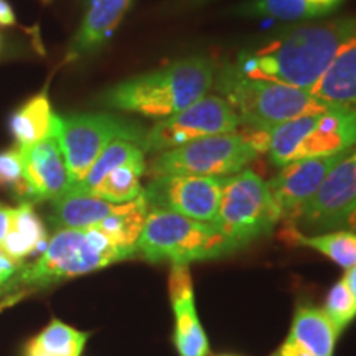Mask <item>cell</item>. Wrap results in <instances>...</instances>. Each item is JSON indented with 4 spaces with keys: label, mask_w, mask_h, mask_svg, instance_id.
Wrapping results in <instances>:
<instances>
[{
    "label": "cell",
    "mask_w": 356,
    "mask_h": 356,
    "mask_svg": "<svg viewBox=\"0 0 356 356\" xmlns=\"http://www.w3.org/2000/svg\"><path fill=\"white\" fill-rule=\"evenodd\" d=\"M215 86L241 118V124L257 129H270L335 106L315 97L309 89L244 76L231 63L218 71Z\"/></svg>",
    "instance_id": "277c9868"
},
{
    "label": "cell",
    "mask_w": 356,
    "mask_h": 356,
    "mask_svg": "<svg viewBox=\"0 0 356 356\" xmlns=\"http://www.w3.org/2000/svg\"><path fill=\"white\" fill-rule=\"evenodd\" d=\"M345 0H246L233 8L241 17H264L282 22L320 19L335 12Z\"/></svg>",
    "instance_id": "7402d4cb"
},
{
    "label": "cell",
    "mask_w": 356,
    "mask_h": 356,
    "mask_svg": "<svg viewBox=\"0 0 356 356\" xmlns=\"http://www.w3.org/2000/svg\"><path fill=\"white\" fill-rule=\"evenodd\" d=\"M168 296L175 315V341L178 356H208L210 341L200 323L195 305L193 282L188 264H172L168 275Z\"/></svg>",
    "instance_id": "5bb4252c"
},
{
    "label": "cell",
    "mask_w": 356,
    "mask_h": 356,
    "mask_svg": "<svg viewBox=\"0 0 356 356\" xmlns=\"http://www.w3.org/2000/svg\"><path fill=\"white\" fill-rule=\"evenodd\" d=\"M338 335L340 333L333 327L323 309L297 305L287 340L304 346L315 356H333Z\"/></svg>",
    "instance_id": "ffe728a7"
},
{
    "label": "cell",
    "mask_w": 356,
    "mask_h": 356,
    "mask_svg": "<svg viewBox=\"0 0 356 356\" xmlns=\"http://www.w3.org/2000/svg\"><path fill=\"white\" fill-rule=\"evenodd\" d=\"M279 356H315L312 355L309 350H305L304 346L293 343L291 340L284 341V345L279 348Z\"/></svg>",
    "instance_id": "4dcf8cb0"
},
{
    "label": "cell",
    "mask_w": 356,
    "mask_h": 356,
    "mask_svg": "<svg viewBox=\"0 0 356 356\" xmlns=\"http://www.w3.org/2000/svg\"><path fill=\"white\" fill-rule=\"evenodd\" d=\"M0 51H2V37H0Z\"/></svg>",
    "instance_id": "d590c367"
},
{
    "label": "cell",
    "mask_w": 356,
    "mask_h": 356,
    "mask_svg": "<svg viewBox=\"0 0 356 356\" xmlns=\"http://www.w3.org/2000/svg\"><path fill=\"white\" fill-rule=\"evenodd\" d=\"M89 333L53 318L25 348V356H81Z\"/></svg>",
    "instance_id": "cb8c5ba5"
},
{
    "label": "cell",
    "mask_w": 356,
    "mask_h": 356,
    "mask_svg": "<svg viewBox=\"0 0 356 356\" xmlns=\"http://www.w3.org/2000/svg\"><path fill=\"white\" fill-rule=\"evenodd\" d=\"M145 170V157L131 160V162L111 170L91 193L114 204L132 202V200L139 198L144 191L140 178L144 177Z\"/></svg>",
    "instance_id": "484cf974"
},
{
    "label": "cell",
    "mask_w": 356,
    "mask_h": 356,
    "mask_svg": "<svg viewBox=\"0 0 356 356\" xmlns=\"http://www.w3.org/2000/svg\"><path fill=\"white\" fill-rule=\"evenodd\" d=\"M310 92L328 104L356 106V30L345 40Z\"/></svg>",
    "instance_id": "e0dca14e"
},
{
    "label": "cell",
    "mask_w": 356,
    "mask_h": 356,
    "mask_svg": "<svg viewBox=\"0 0 356 356\" xmlns=\"http://www.w3.org/2000/svg\"><path fill=\"white\" fill-rule=\"evenodd\" d=\"M337 229H350L356 233V200L346 208V211L341 216V220L338 221Z\"/></svg>",
    "instance_id": "f546056e"
},
{
    "label": "cell",
    "mask_w": 356,
    "mask_h": 356,
    "mask_svg": "<svg viewBox=\"0 0 356 356\" xmlns=\"http://www.w3.org/2000/svg\"><path fill=\"white\" fill-rule=\"evenodd\" d=\"M145 157L144 147L137 142L126 140V139H118L106 147L102 150L99 157L96 159V162L92 163L86 175L79 184L73 185L71 188H76L81 191H88L91 193L96 188L97 184L104 178L111 170L124 165V163L131 162V160Z\"/></svg>",
    "instance_id": "4316f807"
},
{
    "label": "cell",
    "mask_w": 356,
    "mask_h": 356,
    "mask_svg": "<svg viewBox=\"0 0 356 356\" xmlns=\"http://www.w3.org/2000/svg\"><path fill=\"white\" fill-rule=\"evenodd\" d=\"M355 30L356 17L297 26L266 44L241 51L231 65L248 78L310 91Z\"/></svg>",
    "instance_id": "6da1fadb"
},
{
    "label": "cell",
    "mask_w": 356,
    "mask_h": 356,
    "mask_svg": "<svg viewBox=\"0 0 356 356\" xmlns=\"http://www.w3.org/2000/svg\"><path fill=\"white\" fill-rule=\"evenodd\" d=\"M3 296V291H2V287H0V297H2Z\"/></svg>",
    "instance_id": "8d00e7d4"
},
{
    "label": "cell",
    "mask_w": 356,
    "mask_h": 356,
    "mask_svg": "<svg viewBox=\"0 0 356 356\" xmlns=\"http://www.w3.org/2000/svg\"><path fill=\"white\" fill-rule=\"evenodd\" d=\"M12 213H13V208L7 207V204H3V203H0V246H2L3 239H6L8 226H10Z\"/></svg>",
    "instance_id": "1f68e13d"
},
{
    "label": "cell",
    "mask_w": 356,
    "mask_h": 356,
    "mask_svg": "<svg viewBox=\"0 0 356 356\" xmlns=\"http://www.w3.org/2000/svg\"><path fill=\"white\" fill-rule=\"evenodd\" d=\"M216 66L207 56H186L106 89L101 106L165 119L202 99L215 84Z\"/></svg>",
    "instance_id": "7a4b0ae2"
},
{
    "label": "cell",
    "mask_w": 356,
    "mask_h": 356,
    "mask_svg": "<svg viewBox=\"0 0 356 356\" xmlns=\"http://www.w3.org/2000/svg\"><path fill=\"white\" fill-rule=\"evenodd\" d=\"M136 249L137 254L150 262L191 264L228 256L239 248L210 222L150 208Z\"/></svg>",
    "instance_id": "5b68a950"
},
{
    "label": "cell",
    "mask_w": 356,
    "mask_h": 356,
    "mask_svg": "<svg viewBox=\"0 0 356 356\" xmlns=\"http://www.w3.org/2000/svg\"><path fill=\"white\" fill-rule=\"evenodd\" d=\"M259 152L244 139L241 132L203 137L159 154L150 163L152 177L180 175L228 177L244 170L259 157Z\"/></svg>",
    "instance_id": "9c48e42d"
},
{
    "label": "cell",
    "mask_w": 356,
    "mask_h": 356,
    "mask_svg": "<svg viewBox=\"0 0 356 356\" xmlns=\"http://www.w3.org/2000/svg\"><path fill=\"white\" fill-rule=\"evenodd\" d=\"M222 184L225 177L167 173L154 177L142 195L149 208H162L213 225L220 207Z\"/></svg>",
    "instance_id": "8fae6325"
},
{
    "label": "cell",
    "mask_w": 356,
    "mask_h": 356,
    "mask_svg": "<svg viewBox=\"0 0 356 356\" xmlns=\"http://www.w3.org/2000/svg\"><path fill=\"white\" fill-rule=\"evenodd\" d=\"M149 210L150 208L147 204V200L144 195H140L139 198L132 200V202L118 204L113 215L104 218L97 225V228L108 234L119 246L136 249V243L142 233V228H144Z\"/></svg>",
    "instance_id": "d4e9b609"
},
{
    "label": "cell",
    "mask_w": 356,
    "mask_h": 356,
    "mask_svg": "<svg viewBox=\"0 0 356 356\" xmlns=\"http://www.w3.org/2000/svg\"><path fill=\"white\" fill-rule=\"evenodd\" d=\"M282 220L267 181L252 170L225 177L213 226L238 248L269 234Z\"/></svg>",
    "instance_id": "52a82bcc"
},
{
    "label": "cell",
    "mask_w": 356,
    "mask_h": 356,
    "mask_svg": "<svg viewBox=\"0 0 356 356\" xmlns=\"http://www.w3.org/2000/svg\"><path fill=\"white\" fill-rule=\"evenodd\" d=\"M20 150L24 160V177L32 203L55 200L71 188L68 167L55 134L38 144Z\"/></svg>",
    "instance_id": "9a60e30c"
},
{
    "label": "cell",
    "mask_w": 356,
    "mask_h": 356,
    "mask_svg": "<svg viewBox=\"0 0 356 356\" xmlns=\"http://www.w3.org/2000/svg\"><path fill=\"white\" fill-rule=\"evenodd\" d=\"M220 356H236V355H220ZM270 356H279V351H275V353H273Z\"/></svg>",
    "instance_id": "e575fe53"
},
{
    "label": "cell",
    "mask_w": 356,
    "mask_h": 356,
    "mask_svg": "<svg viewBox=\"0 0 356 356\" xmlns=\"http://www.w3.org/2000/svg\"><path fill=\"white\" fill-rule=\"evenodd\" d=\"M47 244V229H44L42 218L35 211L33 203L24 202L13 208L10 226L0 246L3 252L13 261L24 262L35 252H43Z\"/></svg>",
    "instance_id": "44dd1931"
},
{
    "label": "cell",
    "mask_w": 356,
    "mask_h": 356,
    "mask_svg": "<svg viewBox=\"0 0 356 356\" xmlns=\"http://www.w3.org/2000/svg\"><path fill=\"white\" fill-rule=\"evenodd\" d=\"M356 200V147L332 168L317 193L292 218L291 225L302 226L307 233L337 229L346 208Z\"/></svg>",
    "instance_id": "7c38bea8"
},
{
    "label": "cell",
    "mask_w": 356,
    "mask_h": 356,
    "mask_svg": "<svg viewBox=\"0 0 356 356\" xmlns=\"http://www.w3.org/2000/svg\"><path fill=\"white\" fill-rule=\"evenodd\" d=\"M118 204L106 202L96 195L76 188H70L66 193L51 200L50 222L56 229H84L97 226L113 215Z\"/></svg>",
    "instance_id": "ac0fdd59"
},
{
    "label": "cell",
    "mask_w": 356,
    "mask_h": 356,
    "mask_svg": "<svg viewBox=\"0 0 356 356\" xmlns=\"http://www.w3.org/2000/svg\"><path fill=\"white\" fill-rule=\"evenodd\" d=\"M284 241L297 244V246L312 248L328 257L337 266L350 269L356 266V233L350 229H333L320 234H305L297 226L289 222L282 231Z\"/></svg>",
    "instance_id": "603a6c76"
},
{
    "label": "cell",
    "mask_w": 356,
    "mask_h": 356,
    "mask_svg": "<svg viewBox=\"0 0 356 356\" xmlns=\"http://www.w3.org/2000/svg\"><path fill=\"white\" fill-rule=\"evenodd\" d=\"M55 136L63 152L71 186L79 184L111 142L126 139L142 145L145 131L139 124L113 114L58 115Z\"/></svg>",
    "instance_id": "ba28073f"
},
{
    "label": "cell",
    "mask_w": 356,
    "mask_h": 356,
    "mask_svg": "<svg viewBox=\"0 0 356 356\" xmlns=\"http://www.w3.org/2000/svg\"><path fill=\"white\" fill-rule=\"evenodd\" d=\"M136 256V249L119 246L97 226L84 229H56L48 239L40 259L32 266L25 264L13 279L8 292L19 287L50 286L58 280L79 277Z\"/></svg>",
    "instance_id": "3957f363"
},
{
    "label": "cell",
    "mask_w": 356,
    "mask_h": 356,
    "mask_svg": "<svg viewBox=\"0 0 356 356\" xmlns=\"http://www.w3.org/2000/svg\"><path fill=\"white\" fill-rule=\"evenodd\" d=\"M17 24L15 12L7 0H0V26H13Z\"/></svg>",
    "instance_id": "d6a6232c"
},
{
    "label": "cell",
    "mask_w": 356,
    "mask_h": 356,
    "mask_svg": "<svg viewBox=\"0 0 356 356\" xmlns=\"http://www.w3.org/2000/svg\"><path fill=\"white\" fill-rule=\"evenodd\" d=\"M323 312L330 318L338 333L346 330L348 325L356 318V300L343 277L338 280L337 284H333L330 291H328Z\"/></svg>",
    "instance_id": "f1b7e54d"
},
{
    "label": "cell",
    "mask_w": 356,
    "mask_h": 356,
    "mask_svg": "<svg viewBox=\"0 0 356 356\" xmlns=\"http://www.w3.org/2000/svg\"><path fill=\"white\" fill-rule=\"evenodd\" d=\"M274 165L302 159L328 157L356 147V106H332L322 113L292 119L267 129Z\"/></svg>",
    "instance_id": "8992f818"
},
{
    "label": "cell",
    "mask_w": 356,
    "mask_h": 356,
    "mask_svg": "<svg viewBox=\"0 0 356 356\" xmlns=\"http://www.w3.org/2000/svg\"><path fill=\"white\" fill-rule=\"evenodd\" d=\"M0 190H7L22 203L30 200V190L24 177V160L19 147L0 152Z\"/></svg>",
    "instance_id": "83f0119b"
},
{
    "label": "cell",
    "mask_w": 356,
    "mask_h": 356,
    "mask_svg": "<svg viewBox=\"0 0 356 356\" xmlns=\"http://www.w3.org/2000/svg\"><path fill=\"white\" fill-rule=\"evenodd\" d=\"M343 280L346 282V286H348L350 292L353 293V297H355V300H356V266L350 267V269L345 270Z\"/></svg>",
    "instance_id": "836d02e7"
},
{
    "label": "cell",
    "mask_w": 356,
    "mask_h": 356,
    "mask_svg": "<svg viewBox=\"0 0 356 356\" xmlns=\"http://www.w3.org/2000/svg\"><path fill=\"white\" fill-rule=\"evenodd\" d=\"M241 126V118L221 96H204L180 111L160 119L145 132V152H165L203 137L236 132Z\"/></svg>",
    "instance_id": "30bf717a"
},
{
    "label": "cell",
    "mask_w": 356,
    "mask_h": 356,
    "mask_svg": "<svg viewBox=\"0 0 356 356\" xmlns=\"http://www.w3.org/2000/svg\"><path fill=\"white\" fill-rule=\"evenodd\" d=\"M134 0H89L86 15L71 40L68 61L81 60L99 51L113 37Z\"/></svg>",
    "instance_id": "2e32d148"
},
{
    "label": "cell",
    "mask_w": 356,
    "mask_h": 356,
    "mask_svg": "<svg viewBox=\"0 0 356 356\" xmlns=\"http://www.w3.org/2000/svg\"><path fill=\"white\" fill-rule=\"evenodd\" d=\"M345 154L296 160L284 165L273 180L267 181L282 220L291 221L297 215V211L317 193L325 178Z\"/></svg>",
    "instance_id": "4fadbf2b"
},
{
    "label": "cell",
    "mask_w": 356,
    "mask_h": 356,
    "mask_svg": "<svg viewBox=\"0 0 356 356\" xmlns=\"http://www.w3.org/2000/svg\"><path fill=\"white\" fill-rule=\"evenodd\" d=\"M55 127L56 114L51 109L47 89L26 99L19 109L13 111L8 119V131L20 149L51 137L55 134Z\"/></svg>",
    "instance_id": "d6986e66"
}]
</instances>
